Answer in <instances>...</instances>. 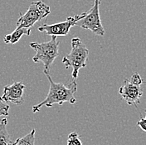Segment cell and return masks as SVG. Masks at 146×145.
<instances>
[{"mask_svg":"<svg viewBox=\"0 0 146 145\" xmlns=\"http://www.w3.org/2000/svg\"><path fill=\"white\" fill-rule=\"evenodd\" d=\"M51 13V9L43 1L32 2L24 14L19 13L20 17L17 21V28H31L37 21L46 18Z\"/></svg>","mask_w":146,"mask_h":145,"instance_id":"4","label":"cell"},{"mask_svg":"<svg viewBox=\"0 0 146 145\" xmlns=\"http://www.w3.org/2000/svg\"><path fill=\"white\" fill-rule=\"evenodd\" d=\"M25 89L26 86L22 82H15L11 85L5 86L0 99L5 103H13L18 105L23 104Z\"/></svg>","mask_w":146,"mask_h":145,"instance_id":"8","label":"cell"},{"mask_svg":"<svg viewBox=\"0 0 146 145\" xmlns=\"http://www.w3.org/2000/svg\"><path fill=\"white\" fill-rule=\"evenodd\" d=\"M71 42L72 50L62 58V64L66 69L72 68V77L73 79H76L80 69L86 67L89 50L79 38H73Z\"/></svg>","mask_w":146,"mask_h":145,"instance_id":"2","label":"cell"},{"mask_svg":"<svg viewBox=\"0 0 146 145\" xmlns=\"http://www.w3.org/2000/svg\"><path fill=\"white\" fill-rule=\"evenodd\" d=\"M129 79L132 82V83H134L135 84H138V85H141V84H143L145 83V81L141 79V77L139 76V74L138 72H135L130 77V79Z\"/></svg>","mask_w":146,"mask_h":145,"instance_id":"14","label":"cell"},{"mask_svg":"<svg viewBox=\"0 0 146 145\" xmlns=\"http://www.w3.org/2000/svg\"><path fill=\"white\" fill-rule=\"evenodd\" d=\"M66 145H82V142L80 139V135L76 132H72L68 135Z\"/></svg>","mask_w":146,"mask_h":145,"instance_id":"12","label":"cell"},{"mask_svg":"<svg viewBox=\"0 0 146 145\" xmlns=\"http://www.w3.org/2000/svg\"><path fill=\"white\" fill-rule=\"evenodd\" d=\"M35 133L36 130L33 129L25 136L19 138L15 142H12L10 145H35Z\"/></svg>","mask_w":146,"mask_h":145,"instance_id":"11","label":"cell"},{"mask_svg":"<svg viewBox=\"0 0 146 145\" xmlns=\"http://www.w3.org/2000/svg\"><path fill=\"white\" fill-rule=\"evenodd\" d=\"M9 109H10V107L9 104L5 103V102L0 99V117L1 116H9Z\"/></svg>","mask_w":146,"mask_h":145,"instance_id":"13","label":"cell"},{"mask_svg":"<svg viewBox=\"0 0 146 145\" xmlns=\"http://www.w3.org/2000/svg\"><path fill=\"white\" fill-rule=\"evenodd\" d=\"M119 94L127 104L134 105L137 108V105L140 103L143 91L140 88V85L132 83L129 79H125L124 84L119 89Z\"/></svg>","mask_w":146,"mask_h":145,"instance_id":"7","label":"cell"},{"mask_svg":"<svg viewBox=\"0 0 146 145\" xmlns=\"http://www.w3.org/2000/svg\"><path fill=\"white\" fill-rule=\"evenodd\" d=\"M31 34V28H16V29L10 34H7L3 38V42L7 44H15L23 36Z\"/></svg>","mask_w":146,"mask_h":145,"instance_id":"9","label":"cell"},{"mask_svg":"<svg viewBox=\"0 0 146 145\" xmlns=\"http://www.w3.org/2000/svg\"><path fill=\"white\" fill-rule=\"evenodd\" d=\"M7 125V118H3L0 121V145H10L13 142L8 132Z\"/></svg>","mask_w":146,"mask_h":145,"instance_id":"10","label":"cell"},{"mask_svg":"<svg viewBox=\"0 0 146 145\" xmlns=\"http://www.w3.org/2000/svg\"><path fill=\"white\" fill-rule=\"evenodd\" d=\"M30 47L36 51L33 61L34 63H42L44 65V71L49 72L51 65L59 55V42L57 37L52 36L51 40L48 42H32L30 43Z\"/></svg>","mask_w":146,"mask_h":145,"instance_id":"3","label":"cell"},{"mask_svg":"<svg viewBox=\"0 0 146 145\" xmlns=\"http://www.w3.org/2000/svg\"><path fill=\"white\" fill-rule=\"evenodd\" d=\"M101 0H95L94 5L89 11L86 12L85 16L76 22V25L83 29L90 30L98 36L105 35V29L101 23L100 17V5Z\"/></svg>","mask_w":146,"mask_h":145,"instance_id":"5","label":"cell"},{"mask_svg":"<svg viewBox=\"0 0 146 145\" xmlns=\"http://www.w3.org/2000/svg\"><path fill=\"white\" fill-rule=\"evenodd\" d=\"M137 125L139 126V127L144 132H145L146 131V120L145 118H140L139 121H138V123H137Z\"/></svg>","mask_w":146,"mask_h":145,"instance_id":"15","label":"cell"},{"mask_svg":"<svg viewBox=\"0 0 146 145\" xmlns=\"http://www.w3.org/2000/svg\"><path fill=\"white\" fill-rule=\"evenodd\" d=\"M44 74L50 83L49 92L45 99L33 107V113L40 111L41 108L43 106L51 108L56 103L62 105L64 103H69L71 104H74L76 103V99L74 96L77 90V83L76 79H73V81L71 82L68 85H65L62 83H55L52 79L49 72L44 71Z\"/></svg>","mask_w":146,"mask_h":145,"instance_id":"1","label":"cell"},{"mask_svg":"<svg viewBox=\"0 0 146 145\" xmlns=\"http://www.w3.org/2000/svg\"><path fill=\"white\" fill-rule=\"evenodd\" d=\"M86 14V12L81 14H76L74 16H70L63 22L53 23V24H46L44 23L38 27L39 32H44L47 35L51 36H66L69 34L71 28L76 25V22L82 19Z\"/></svg>","mask_w":146,"mask_h":145,"instance_id":"6","label":"cell"}]
</instances>
